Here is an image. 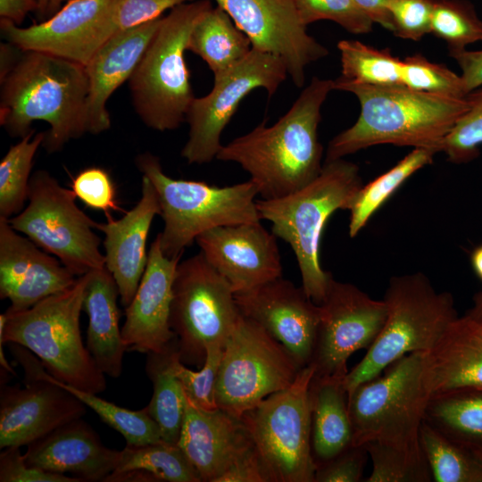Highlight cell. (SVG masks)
Listing matches in <instances>:
<instances>
[{
  "label": "cell",
  "instance_id": "obj_1",
  "mask_svg": "<svg viewBox=\"0 0 482 482\" xmlns=\"http://www.w3.org/2000/svg\"><path fill=\"white\" fill-rule=\"evenodd\" d=\"M332 90L333 79L313 77L277 122L261 123L222 145L216 159L237 163L250 175L262 199L280 198L303 188L323 167L318 127L321 107Z\"/></svg>",
  "mask_w": 482,
  "mask_h": 482
},
{
  "label": "cell",
  "instance_id": "obj_2",
  "mask_svg": "<svg viewBox=\"0 0 482 482\" xmlns=\"http://www.w3.org/2000/svg\"><path fill=\"white\" fill-rule=\"evenodd\" d=\"M1 81L0 124L13 137L48 123L42 146L55 153L87 133L88 79L84 65L52 54L22 51Z\"/></svg>",
  "mask_w": 482,
  "mask_h": 482
},
{
  "label": "cell",
  "instance_id": "obj_3",
  "mask_svg": "<svg viewBox=\"0 0 482 482\" xmlns=\"http://www.w3.org/2000/svg\"><path fill=\"white\" fill-rule=\"evenodd\" d=\"M335 81V90L353 94L357 120L328 143L325 162L370 146L390 144L442 152L443 141L467 111L465 97L420 92L405 87H378Z\"/></svg>",
  "mask_w": 482,
  "mask_h": 482
},
{
  "label": "cell",
  "instance_id": "obj_4",
  "mask_svg": "<svg viewBox=\"0 0 482 482\" xmlns=\"http://www.w3.org/2000/svg\"><path fill=\"white\" fill-rule=\"evenodd\" d=\"M362 185L359 167L342 158L324 162L318 177L303 188L280 198L256 201L261 219L270 221L271 232L291 246L302 287L318 305L333 278L320 263L323 229L336 211L348 209Z\"/></svg>",
  "mask_w": 482,
  "mask_h": 482
},
{
  "label": "cell",
  "instance_id": "obj_5",
  "mask_svg": "<svg viewBox=\"0 0 482 482\" xmlns=\"http://www.w3.org/2000/svg\"><path fill=\"white\" fill-rule=\"evenodd\" d=\"M87 281V273L30 308L7 309L0 314V339L29 350L60 381L98 395L106 388L105 375L84 345L79 328Z\"/></svg>",
  "mask_w": 482,
  "mask_h": 482
},
{
  "label": "cell",
  "instance_id": "obj_6",
  "mask_svg": "<svg viewBox=\"0 0 482 482\" xmlns=\"http://www.w3.org/2000/svg\"><path fill=\"white\" fill-rule=\"evenodd\" d=\"M135 162L157 192L164 228L156 238L169 258L181 257L207 230L262 220L256 204L258 189L250 179L218 187L173 179L163 171L160 159L149 152L138 154Z\"/></svg>",
  "mask_w": 482,
  "mask_h": 482
},
{
  "label": "cell",
  "instance_id": "obj_7",
  "mask_svg": "<svg viewBox=\"0 0 482 482\" xmlns=\"http://www.w3.org/2000/svg\"><path fill=\"white\" fill-rule=\"evenodd\" d=\"M211 7L210 0H195L170 10L128 80L134 109L148 128L173 130L186 121L195 96L185 52L192 29Z\"/></svg>",
  "mask_w": 482,
  "mask_h": 482
},
{
  "label": "cell",
  "instance_id": "obj_8",
  "mask_svg": "<svg viewBox=\"0 0 482 482\" xmlns=\"http://www.w3.org/2000/svg\"><path fill=\"white\" fill-rule=\"evenodd\" d=\"M383 300L387 307L385 324L364 357L345 376L348 393L402 357L430 351L458 317L453 295L436 291L421 272L392 277Z\"/></svg>",
  "mask_w": 482,
  "mask_h": 482
},
{
  "label": "cell",
  "instance_id": "obj_9",
  "mask_svg": "<svg viewBox=\"0 0 482 482\" xmlns=\"http://www.w3.org/2000/svg\"><path fill=\"white\" fill-rule=\"evenodd\" d=\"M425 352L409 353L383 376L348 393L353 445L378 442L420 451V431L430 395L424 379Z\"/></svg>",
  "mask_w": 482,
  "mask_h": 482
},
{
  "label": "cell",
  "instance_id": "obj_10",
  "mask_svg": "<svg viewBox=\"0 0 482 482\" xmlns=\"http://www.w3.org/2000/svg\"><path fill=\"white\" fill-rule=\"evenodd\" d=\"M314 369L303 368L287 388L240 417L268 482H314L309 386Z\"/></svg>",
  "mask_w": 482,
  "mask_h": 482
},
{
  "label": "cell",
  "instance_id": "obj_11",
  "mask_svg": "<svg viewBox=\"0 0 482 482\" xmlns=\"http://www.w3.org/2000/svg\"><path fill=\"white\" fill-rule=\"evenodd\" d=\"M240 315L229 283L201 252L179 262L170 325L182 363L201 368L207 348L212 345L224 346Z\"/></svg>",
  "mask_w": 482,
  "mask_h": 482
},
{
  "label": "cell",
  "instance_id": "obj_12",
  "mask_svg": "<svg viewBox=\"0 0 482 482\" xmlns=\"http://www.w3.org/2000/svg\"><path fill=\"white\" fill-rule=\"evenodd\" d=\"M72 190L62 187L48 171L30 178L28 205L8 220L18 232L56 257L79 277L105 266L97 222L76 204Z\"/></svg>",
  "mask_w": 482,
  "mask_h": 482
},
{
  "label": "cell",
  "instance_id": "obj_13",
  "mask_svg": "<svg viewBox=\"0 0 482 482\" xmlns=\"http://www.w3.org/2000/svg\"><path fill=\"white\" fill-rule=\"evenodd\" d=\"M302 369L283 345L241 314L223 346L216 404L240 418L267 396L288 387Z\"/></svg>",
  "mask_w": 482,
  "mask_h": 482
},
{
  "label": "cell",
  "instance_id": "obj_14",
  "mask_svg": "<svg viewBox=\"0 0 482 482\" xmlns=\"http://www.w3.org/2000/svg\"><path fill=\"white\" fill-rule=\"evenodd\" d=\"M288 76L283 61L252 48L246 57L226 72L214 77L209 94L195 97L186 116L188 137L180 155L189 164H204L216 159L220 137L242 100L254 89L271 96Z\"/></svg>",
  "mask_w": 482,
  "mask_h": 482
},
{
  "label": "cell",
  "instance_id": "obj_15",
  "mask_svg": "<svg viewBox=\"0 0 482 482\" xmlns=\"http://www.w3.org/2000/svg\"><path fill=\"white\" fill-rule=\"evenodd\" d=\"M320 319L311 365L315 378L345 379L347 361L369 349L379 335L387 314L384 300H375L351 283L332 278L320 304Z\"/></svg>",
  "mask_w": 482,
  "mask_h": 482
},
{
  "label": "cell",
  "instance_id": "obj_16",
  "mask_svg": "<svg viewBox=\"0 0 482 482\" xmlns=\"http://www.w3.org/2000/svg\"><path fill=\"white\" fill-rule=\"evenodd\" d=\"M249 38L252 48L279 57L297 87L306 68L328 54L308 32L294 0H214Z\"/></svg>",
  "mask_w": 482,
  "mask_h": 482
},
{
  "label": "cell",
  "instance_id": "obj_17",
  "mask_svg": "<svg viewBox=\"0 0 482 482\" xmlns=\"http://www.w3.org/2000/svg\"><path fill=\"white\" fill-rule=\"evenodd\" d=\"M111 0H67L52 17L27 28L1 19V35L22 51H36L86 66L115 32Z\"/></svg>",
  "mask_w": 482,
  "mask_h": 482
},
{
  "label": "cell",
  "instance_id": "obj_18",
  "mask_svg": "<svg viewBox=\"0 0 482 482\" xmlns=\"http://www.w3.org/2000/svg\"><path fill=\"white\" fill-rule=\"evenodd\" d=\"M277 238L257 221L212 229L199 235L195 243L238 295L282 277Z\"/></svg>",
  "mask_w": 482,
  "mask_h": 482
},
{
  "label": "cell",
  "instance_id": "obj_19",
  "mask_svg": "<svg viewBox=\"0 0 482 482\" xmlns=\"http://www.w3.org/2000/svg\"><path fill=\"white\" fill-rule=\"evenodd\" d=\"M235 298L240 313L283 345L301 368L311 365L320 307L302 287L280 277Z\"/></svg>",
  "mask_w": 482,
  "mask_h": 482
},
{
  "label": "cell",
  "instance_id": "obj_20",
  "mask_svg": "<svg viewBox=\"0 0 482 482\" xmlns=\"http://www.w3.org/2000/svg\"><path fill=\"white\" fill-rule=\"evenodd\" d=\"M24 378V386H1V449L27 446L87 411V406L62 386L37 376Z\"/></svg>",
  "mask_w": 482,
  "mask_h": 482
},
{
  "label": "cell",
  "instance_id": "obj_21",
  "mask_svg": "<svg viewBox=\"0 0 482 482\" xmlns=\"http://www.w3.org/2000/svg\"><path fill=\"white\" fill-rule=\"evenodd\" d=\"M77 276L0 217V298L22 311L71 287Z\"/></svg>",
  "mask_w": 482,
  "mask_h": 482
},
{
  "label": "cell",
  "instance_id": "obj_22",
  "mask_svg": "<svg viewBox=\"0 0 482 482\" xmlns=\"http://www.w3.org/2000/svg\"><path fill=\"white\" fill-rule=\"evenodd\" d=\"M180 259L165 256L156 237L151 244L138 287L125 308L121 335L127 351L158 353L176 338L170 325V312Z\"/></svg>",
  "mask_w": 482,
  "mask_h": 482
},
{
  "label": "cell",
  "instance_id": "obj_23",
  "mask_svg": "<svg viewBox=\"0 0 482 482\" xmlns=\"http://www.w3.org/2000/svg\"><path fill=\"white\" fill-rule=\"evenodd\" d=\"M178 445L201 482H218L229 467L253 446L241 418L220 408L200 409L187 398Z\"/></svg>",
  "mask_w": 482,
  "mask_h": 482
},
{
  "label": "cell",
  "instance_id": "obj_24",
  "mask_svg": "<svg viewBox=\"0 0 482 482\" xmlns=\"http://www.w3.org/2000/svg\"><path fill=\"white\" fill-rule=\"evenodd\" d=\"M157 192L150 179L143 176L141 197L119 220L108 217L96 229L104 235L105 267L113 277L120 303L126 308L132 301L144 274L148 253L146 243L153 220L160 215Z\"/></svg>",
  "mask_w": 482,
  "mask_h": 482
},
{
  "label": "cell",
  "instance_id": "obj_25",
  "mask_svg": "<svg viewBox=\"0 0 482 482\" xmlns=\"http://www.w3.org/2000/svg\"><path fill=\"white\" fill-rule=\"evenodd\" d=\"M162 17L114 34L85 66L88 79L87 133L97 135L110 129L107 101L119 87L129 79Z\"/></svg>",
  "mask_w": 482,
  "mask_h": 482
},
{
  "label": "cell",
  "instance_id": "obj_26",
  "mask_svg": "<svg viewBox=\"0 0 482 482\" xmlns=\"http://www.w3.org/2000/svg\"><path fill=\"white\" fill-rule=\"evenodd\" d=\"M120 452L105 446L80 418L27 445L23 456L29 466L96 482L104 481L114 471Z\"/></svg>",
  "mask_w": 482,
  "mask_h": 482
},
{
  "label": "cell",
  "instance_id": "obj_27",
  "mask_svg": "<svg viewBox=\"0 0 482 482\" xmlns=\"http://www.w3.org/2000/svg\"><path fill=\"white\" fill-rule=\"evenodd\" d=\"M424 379L431 396L482 389V325L457 317L426 353Z\"/></svg>",
  "mask_w": 482,
  "mask_h": 482
},
{
  "label": "cell",
  "instance_id": "obj_28",
  "mask_svg": "<svg viewBox=\"0 0 482 482\" xmlns=\"http://www.w3.org/2000/svg\"><path fill=\"white\" fill-rule=\"evenodd\" d=\"M120 296L116 282L106 267L87 272L83 310L88 317L87 348L100 370L118 378L127 347L120 328Z\"/></svg>",
  "mask_w": 482,
  "mask_h": 482
},
{
  "label": "cell",
  "instance_id": "obj_29",
  "mask_svg": "<svg viewBox=\"0 0 482 482\" xmlns=\"http://www.w3.org/2000/svg\"><path fill=\"white\" fill-rule=\"evenodd\" d=\"M311 446L316 469L353 445L348 392L344 379L312 378Z\"/></svg>",
  "mask_w": 482,
  "mask_h": 482
},
{
  "label": "cell",
  "instance_id": "obj_30",
  "mask_svg": "<svg viewBox=\"0 0 482 482\" xmlns=\"http://www.w3.org/2000/svg\"><path fill=\"white\" fill-rule=\"evenodd\" d=\"M9 347L14 360L22 367L24 375L44 378L66 389L119 432L126 444L141 445L162 440L160 428L149 415L146 407L139 411L129 410L99 397L97 394L63 383L50 375L40 360L27 348L17 344H11Z\"/></svg>",
  "mask_w": 482,
  "mask_h": 482
},
{
  "label": "cell",
  "instance_id": "obj_31",
  "mask_svg": "<svg viewBox=\"0 0 482 482\" xmlns=\"http://www.w3.org/2000/svg\"><path fill=\"white\" fill-rule=\"evenodd\" d=\"M180 358L175 338L165 349L147 353L145 372L153 385L146 407L160 428L163 441L178 444L185 412L186 397L174 364Z\"/></svg>",
  "mask_w": 482,
  "mask_h": 482
},
{
  "label": "cell",
  "instance_id": "obj_32",
  "mask_svg": "<svg viewBox=\"0 0 482 482\" xmlns=\"http://www.w3.org/2000/svg\"><path fill=\"white\" fill-rule=\"evenodd\" d=\"M252 50L249 38L218 5L198 21L187 40V51L200 56L214 77L230 70Z\"/></svg>",
  "mask_w": 482,
  "mask_h": 482
},
{
  "label": "cell",
  "instance_id": "obj_33",
  "mask_svg": "<svg viewBox=\"0 0 482 482\" xmlns=\"http://www.w3.org/2000/svg\"><path fill=\"white\" fill-rule=\"evenodd\" d=\"M424 421L449 439L482 455V389L431 396Z\"/></svg>",
  "mask_w": 482,
  "mask_h": 482
},
{
  "label": "cell",
  "instance_id": "obj_34",
  "mask_svg": "<svg viewBox=\"0 0 482 482\" xmlns=\"http://www.w3.org/2000/svg\"><path fill=\"white\" fill-rule=\"evenodd\" d=\"M436 154L428 148H413L390 170L362 185L347 209L350 212L349 237H356L383 204L411 175L430 164Z\"/></svg>",
  "mask_w": 482,
  "mask_h": 482
},
{
  "label": "cell",
  "instance_id": "obj_35",
  "mask_svg": "<svg viewBox=\"0 0 482 482\" xmlns=\"http://www.w3.org/2000/svg\"><path fill=\"white\" fill-rule=\"evenodd\" d=\"M341 75L337 81L378 87H401L402 60L389 49H378L358 40L337 43Z\"/></svg>",
  "mask_w": 482,
  "mask_h": 482
},
{
  "label": "cell",
  "instance_id": "obj_36",
  "mask_svg": "<svg viewBox=\"0 0 482 482\" xmlns=\"http://www.w3.org/2000/svg\"><path fill=\"white\" fill-rule=\"evenodd\" d=\"M420 443L436 482H482V455L423 421Z\"/></svg>",
  "mask_w": 482,
  "mask_h": 482
},
{
  "label": "cell",
  "instance_id": "obj_37",
  "mask_svg": "<svg viewBox=\"0 0 482 482\" xmlns=\"http://www.w3.org/2000/svg\"><path fill=\"white\" fill-rule=\"evenodd\" d=\"M141 470L156 481L201 482L195 470L178 444L166 441L135 445L126 444L111 474Z\"/></svg>",
  "mask_w": 482,
  "mask_h": 482
},
{
  "label": "cell",
  "instance_id": "obj_38",
  "mask_svg": "<svg viewBox=\"0 0 482 482\" xmlns=\"http://www.w3.org/2000/svg\"><path fill=\"white\" fill-rule=\"evenodd\" d=\"M33 130L12 145L0 162V217L9 220L21 212L28 201L34 156L45 132Z\"/></svg>",
  "mask_w": 482,
  "mask_h": 482
},
{
  "label": "cell",
  "instance_id": "obj_39",
  "mask_svg": "<svg viewBox=\"0 0 482 482\" xmlns=\"http://www.w3.org/2000/svg\"><path fill=\"white\" fill-rule=\"evenodd\" d=\"M372 461L365 482H430L429 465L422 450L410 451L378 442L364 445Z\"/></svg>",
  "mask_w": 482,
  "mask_h": 482
},
{
  "label": "cell",
  "instance_id": "obj_40",
  "mask_svg": "<svg viewBox=\"0 0 482 482\" xmlns=\"http://www.w3.org/2000/svg\"><path fill=\"white\" fill-rule=\"evenodd\" d=\"M430 33L445 40L449 52L461 51L482 41V21L468 1L436 0Z\"/></svg>",
  "mask_w": 482,
  "mask_h": 482
},
{
  "label": "cell",
  "instance_id": "obj_41",
  "mask_svg": "<svg viewBox=\"0 0 482 482\" xmlns=\"http://www.w3.org/2000/svg\"><path fill=\"white\" fill-rule=\"evenodd\" d=\"M401 79L403 87L420 92L453 97L468 95L461 75L420 54L402 60Z\"/></svg>",
  "mask_w": 482,
  "mask_h": 482
},
{
  "label": "cell",
  "instance_id": "obj_42",
  "mask_svg": "<svg viewBox=\"0 0 482 482\" xmlns=\"http://www.w3.org/2000/svg\"><path fill=\"white\" fill-rule=\"evenodd\" d=\"M469 106L445 137L442 152L453 163H466L478 158L482 145V89L466 96Z\"/></svg>",
  "mask_w": 482,
  "mask_h": 482
},
{
  "label": "cell",
  "instance_id": "obj_43",
  "mask_svg": "<svg viewBox=\"0 0 482 482\" xmlns=\"http://www.w3.org/2000/svg\"><path fill=\"white\" fill-rule=\"evenodd\" d=\"M223 353V345H212L207 348L206 358L199 370H192L178 358L174 370L186 398L196 407L212 411L218 408L215 386Z\"/></svg>",
  "mask_w": 482,
  "mask_h": 482
},
{
  "label": "cell",
  "instance_id": "obj_44",
  "mask_svg": "<svg viewBox=\"0 0 482 482\" xmlns=\"http://www.w3.org/2000/svg\"><path fill=\"white\" fill-rule=\"evenodd\" d=\"M303 23L307 27L318 21H333L346 31L368 34L374 22L356 5L353 0H294Z\"/></svg>",
  "mask_w": 482,
  "mask_h": 482
},
{
  "label": "cell",
  "instance_id": "obj_45",
  "mask_svg": "<svg viewBox=\"0 0 482 482\" xmlns=\"http://www.w3.org/2000/svg\"><path fill=\"white\" fill-rule=\"evenodd\" d=\"M71 190L86 206L105 212L120 210L116 202V189L109 173L99 167L82 170L72 179Z\"/></svg>",
  "mask_w": 482,
  "mask_h": 482
},
{
  "label": "cell",
  "instance_id": "obj_46",
  "mask_svg": "<svg viewBox=\"0 0 482 482\" xmlns=\"http://www.w3.org/2000/svg\"><path fill=\"white\" fill-rule=\"evenodd\" d=\"M195 0H111L109 20L116 33L162 17L167 10Z\"/></svg>",
  "mask_w": 482,
  "mask_h": 482
},
{
  "label": "cell",
  "instance_id": "obj_47",
  "mask_svg": "<svg viewBox=\"0 0 482 482\" xmlns=\"http://www.w3.org/2000/svg\"><path fill=\"white\" fill-rule=\"evenodd\" d=\"M436 0H392L389 12L393 34L412 41L430 33L431 17Z\"/></svg>",
  "mask_w": 482,
  "mask_h": 482
},
{
  "label": "cell",
  "instance_id": "obj_48",
  "mask_svg": "<svg viewBox=\"0 0 482 482\" xmlns=\"http://www.w3.org/2000/svg\"><path fill=\"white\" fill-rule=\"evenodd\" d=\"M0 482H81L75 477L29 466L20 447L10 446L0 453Z\"/></svg>",
  "mask_w": 482,
  "mask_h": 482
},
{
  "label": "cell",
  "instance_id": "obj_49",
  "mask_svg": "<svg viewBox=\"0 0 482 482\" xmlns=\"http://www.w3.org/2000/svg\"><path fill=\"white\" fill-rule=\"evenodd\" d=\"M369 453L364 445H352L316 469L314 482H359Z\"/></svg>",
  "mask_w": 482,
  "mask_h": 482
},
{
  "label": "cell",
  "instance_id": "obj_50",
  "mask_svg": "<svg viewBox=\"0 0 482 482\" xmlns=\"http://www.w3.org/2000/svg\"><path fill=\"white\" fill-rule=\"evenodd\" d=\"M218 482H268L254 447L237 458Z\"/></svg>",
  "mask_w": 482,
  "mask_h": 482
},
{
  "label": "cell",
  "instance_id": "obj_51",
  "mask_svg": "<svg viewBox=\"0 0 482 482\" xmlns=\"http://www.w3.org/2000/svg\"><path fill=\"white\" fill-rule=\"evenodd\" d=\"M449 55L455 60L461 71V76L468 94L482 86V50L464 49L449 52Z\"/></svg>",
  "mask_w": 482,
  "mask_h": 482
},
{
  "label": "cell",
  "instance_id": "obj_52",
  "mask_svg": "<svg viewBox=\"0 0 482 482\" xmlns=\"http://www.w3.org/2000/svg\"><path fill=\"white\" fill-rule=\"evenodd\" d=\"M37 8V0H0V17L20 26L25 17Z\"/></svg>",
  "mask_w": 482,
  "mask_h": 482
},
{
  "label": "cell",
  "instance_id": "obj_53",
  "mask_svg": "<svg viewBox=\"0 0 482 482\" xmlns=\"http://www.w3.org/2000/svg\"><path fill=\"white\" fill-rule=\"evenodd\" d=\"M356 5L374 22L393 32L389 12L392 0H353Z\"/></svg>",
  "mask_w": 482,
  "mask_h": 482
},
{
  "label": "cell",
  "instance_id": "obj_54",
  "mask_svg": "<svg viewBox=\"0 0 482 482\" xmlns=\"http://www.w3.org/2000/svg\"><path fill=\"white\" fill-rule=\"evenodd\" d=\"M64 1L66 0H37L38 8L37 12L38 16L46 20L62 8Z\"/></svg>",
  "mask_w": 482,
  "mask_h": 482
},
{
  "label": "cell",
  "instance_id": "obj_55",
  "mask_svg": "<svg viewBox=\"0 0 482 482\" xmlns=\"http://www.w3.org/2000/svg\"><path fill=\"white\" fill-rule=\"evenodd\" d=\"M465 315L482 325V290L475 294L472 306Z\"/></svg>",
  "mask_w": 482,
  "mask_h": 482
},
{
  "label": "cell",
  "instance_id": "obj_56",
  "mask_svg": "<svg viewBox=\"0 0 482 482\" xmlns=\"http://www.w3.org/2000/svg\"><path fill=\"white\" fill-rule=\"evenodd\" d=\"M470 265L477 277L482 280V245L471 252Z\"/></svg>",
  "mask_w": 482,
  "mask_h": 482
},
{
  "label": "cell",
  "instance_id": "obj_57",
  "mask_svg": "<svg viewBox=\"0 0 482 482\" xmlns=\"http://www.w3.org/2000/svg\"><path fill=\"white\" fill-rule=\"evenodd\" d=\"M67 1V0H66Z\"/></svg>",
  "mask_w": 482,
  "mask_h": 482
}]
</instances>
